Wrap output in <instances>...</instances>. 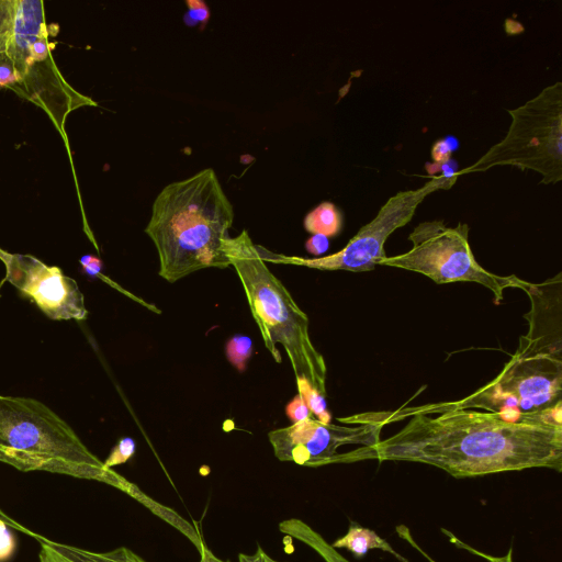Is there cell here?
<instances>
[{
  "label": "cell",
  "mask_w": 562,
  "mask_h": 562,
  "mask_svg": "<svg viewBox=\"0 0 562 562\" xmlns=\"http://www.w3.org/2000/svg\"><path fill=\"white\" fill-rule=\"evenodd\" d=\"M40 562H69L44 544H41Z\"/></svg>",
  "instance_id": "26"
},
{
  "label": "cell",
  "mask_w": 562,
  "mask_h": 562,
  "mask_svg": "<svg viewBox=\"0 0 562 562\" xmlns=\"http://www.w3.org/2000/svg\"><path fill=\"white\" fill-rule=\"evenodd\" d=\"M386 424L412 416L396 434L329 461H405L432 465L453 477H475L531 468L562 471V423L508 422L497 414L448 403L382 413Z\"/></svg>",
  "instance_id": "1"
},
{
  "label": "cell",
  "mask_w": 562,
  "mask_h": 562,
  "mask_svg": "<svg viewBox=\"0 0 562 562\" xmlns=\"http://www.w3.org/2000/svg\"><path fill=\"white\" fill-rule=\"evenodd\" d=\"M252 353V341L243 335L233 336L226 344V357L239 372H244Z\"/></svg>",
  "instance_id": "17"
},
{
  "label": "cell",
  "mask_w": 562,
  "mask_h": 562,
  "mask_svg": "<svg viewBox=\"0 0 562 562\" xmlns=\"http://www.w3.org/2000/svg\"><path fill=\"white\" fill-rule=\"evenodd\" d=\"M451 146L446 139H438L431 148V158L438 165L446 164L451 157Z\"/></svg>",
  "instance_id": "23"
},
{
  "label": "cell",
  "mask_w": 562,
  "mask_h": 562,
  "mask_svg": "<svg viewBox=\"0 0 562 562\" xmlns=\"http://www.w3.org/2000/svg\"><path fill=\"white\" fill-rule=\"evenodd\" d=\"M331 546L335 549H347L356 559L363 558L371 549H380L394 555L401 562H408L375 531L353 522L350 524L347 533L334 541Z\"/></svg>",
  "instance_id": "13"
},
{
  "label": "cell",
  "mask_w": 562,
  "mask_h": 562,
  "mask_svg": "<svg viewBox=\"0 0 562 562\" xmlns=\"http://www.w3.org/2000/svg\"><path fill=\"white\" fill-rule=\"evenodd\" d=\"M296 379L299 395L305 402L311 414L321 423L329 424L331 415L327 411L325 396L321 394L304 376Z\"/></svg>",
  "instance_id": "16"
},
{
  "label": "cell",
  "mask_w": 562,
  "mask_h": 562,
  "mask_svg": "<svg viewBox=\"0 0 562 562\" xmlns=\"http://www.w3.org/2000/svg\"><path fill=\"white\" fill-rule=\"evenodd\" d=\"M561 285V273H558L546 282L529 283L525 289L531 301V310L526 315L529 330L520 337L514 356L546 355L562 359Z\"/></svg>",
  "instance_id": "11"
},
{
  "label": "cell",
  "mask_w": 562,
  "mask_h": 562,
  "mask_svg": "<svg viewBox=\"0 0 562 562\" xmlns=\"http://www.w3.org/2000/svg\"><path fill=\"white\" fill-rule=\"evenodd\" d=\"M285 414L292 423H297L311 417L310 409L299 394L285 406Z\"/></svg>",
  "instance_id": "22"
},
{
  "label": "cell",
  "mask_w": 562,
  "mask_h": 562,
  "mask_svg": "<svg viewBox=\"0 0 562 562\" xmlns=\"http://www.w3.org/2000/svg\"><path fill=\"white\" fill-rule=\"evenodd\" d=\"M412 248L401 255L385 257L378 266L400 268L422 273L438 284L475 282L488 289L499 304L504 291L518 288L525 291L530 282L516 276L501 277L484 269L475 259L469 244V225L447 226L443 221L419 223L408 235Z\"/></svg>",
  "instance_id": "7"
},
{
  "label": "cell",
  "mask_w": 562,
  "mask_h": 562,
  "mask_svg": "<svg viewBox=\"0 0 562 562\" xmlns=\"http://www.w3.org/2000/svg\"><path fill=\"white\" fill-rule=\"evenodd\" d=\"M7 279L31 297L53 319H85L88 311L77 282L58 267H50L32 256L0 251Z\"/></svg>",
  "instance_id": "10"
},
{
  "label": "cell",
  "mask_w": 562,
  "mask_h": 562,
  "mask_svg": "<svg viewBox=\"0 0 562 562\" xmlns=\"http://www.w3.org/2000/svg\"><path fill=\"white\" fill-rule=\"evenodd\" d=\"M448 405L482 408L508 422L549 419L562 423V359L513 355L494 380Z\"/></svg>",
  "instance_id": "6"
},
{
  "label": "cell",
  "mask_w": 562,
  "mask_h": 562,
  "mask_svg": "<svg viewBox=\"0 0 562 562\" xmlns=\"http://www.w3.org/2000/svg\"><path fill=\"white\" fill-rule=\"evenodd\" d=\"M136 443L131 437H124L113 447L103 462L109 469L127 462L135 453Z\"/></svg>",
  "instance_id": "18"
},
{
  "label": "cell",
  "mask_w": 562,
  "mask_h": 562,
  "mask_svg": "<svg viewBox=\"0 0 562 562\" xmlns=\"http://www.w3.org/2000/svg\"><path fill=\"white\" fill-rule=\"evenodd\" d=\"M279 530L312 548L325 562H349L321 533L299 518L281 521Z\"/></svg>",
  "instance_id": "14"
},
{
  "label": "cell",
  "mask_w": 562,
  "mask_h": 562,
  "mask_svg": "<svg viewBox=\"0 0 562 562\" xmlns=\"http://www.w3.org/2000/svg\"><path fill=\"white\" fill-rule=\"evenodd\" d=\"M0 462L105 483L132 495L135 485L109 469L72 428L43 403L0 395Z\"/></svg>",
  "instance_id": "3"
},
{
  "label": "cell",
  "mask_w": 562,
  "mask_h": 562,
  "mask_svg": "<svg viewBox=\"0 0 562 562\" xmlns=\"http://www.w3.org/2000/svg\"><path fill=\"white\" fill-rule=\"evenodd\" d=\"M0 519L3 520L9 527H13L34 538L40 542V544L46 546L69 562H146L132 550L125 547H120L108 552H94L75 546L49 540L44 536L26 529L22 525L14 521L12 518L8 517L1 510Z\"/></svg>",
  "instance_id": "12"
},
{
  "label": "cell",
  "mask_w": 562,
  "mask_h": 562,
  "mask_svg": "<svg viewBox=\"0 0 562 562\" xmlns=\"http://www.w3.org/2000/svg\"><path fill=\"white\" fill-rule=\"evenodd\" d=\"M224 252L237 272L265 346L274 361H282L277 348V344H280L289 357L295 378H306L325 396L326 363L312 342L307 315L270 271L258 245L252 243L246 229L226 239Z\"/></svg>",
  "instance_id": "4"
},
{
  "label": "cell",
  "mask_w": 562,
  "mask_h": 562,
  "mask_svg": "<svg viewBox=\"0 0 562 562\" xmlns=\"http://www.w3.org/2000/svg\"><path fill=\"white\" fill-rule=\"evenodd\" d=\"M484 555L486 559H488L490 561L492 562H512V554H510V551L509 553L504 557V558H492V557H488V555H485V554H482Z\"/></svg>",
  "instance_id": "27"
},
{
  "label": "cell",
  "mask_w": 562,
  "mask_h": 562,
  "mask_svg": "<svg viewBox=\"0 0 562 562\" xmlns=\"http://www.w3.org/2000/svg\"><path fill=\"white\" fill-rule=\"evenodd\" d=\"M342 227L340 210L331 202L325 201L310 211L304 217V228L313 235L334 237Z\"/></svg>",
  "instance_id": "15"
},
{
  "label": "cell",
  "mask_w": 562,
  "mask_h": 562,
  "mask_svg": "<svg viewBox=\"0 0 562 562\" xmlns=\"http://www.w3.org/2000/svg\"><path fill=\"white\" fill-rule=\"evenodd\" d=\"M201 560L200 562H224L223 560L216 558L206 547L200 552ZM229 562V561H225ZM238 562H279L271 557H269L265 550L258 546L257 550L252 554H238Z\"/></svg>",
  "instance_id": "20"
},
{
  "label": "cell",
  "mask_w": 562,
  "mask_h": 562,
  "mask_svg": "<svg viewBox=\"0 0 562 562\" xmlns=\"http://www.w3.org/2000/svg\"><path fill=\"white\" fill-rule=\"evenodd\" d=\"M341 423L359 426H337L306 418L291 426L271 430L268 439L280 461H291L303 467H322L347 445L372 446L380 440L384 424L366 414L340 418Z\"/></svg>",
  "instance_id": "9"
},
{
  "label": "cell",
  "mask_w": 562,
  "mask_h": 562,
  "mask_svg": "<svg viewBox=\"0 0 562 562\" xmlns=\"http://www.w3.org/2000/svg\"><path fill=\"white\" fill-rule=\"evenodd\" d=\"M328 238L323 235H313L305 243L306 250L315 256L324 254L328 249Z\"/></svg>",
  "instance_id": "24"
},
{
  "label": "cell",
  "mask_w": 562,
  "mask_h": 562,
  "mask_svg": "<svg viewBox=\"0 0 562 562\" xmlns=\"http://www.w3.org/2000/svg\"><path fill=\"white\" fill-rule=\"evenodd\" d=\"M8 527L9 526L0 519V562L10 560L16 549V540Z\"/></svg>",
  "instance_id": "21"
},
{
  "label": "cell",
  "mask_w": 562,
  "mask_h": 562,
  "mask_svg": "<svg viewBox=\"0 0 562 562\" xmlns=\"http://www.w3.org/2000/svg\"><path fill=\"white\" fill-rule=\"evenodd\" d=\"M233 221V205L212 168L167 184L145 227L158 252L159 276L173 283L202 269L228 268L224 244Z\"/></svg>",
  "instance_id": "2"
},
{
  "label": "cell",
  "mask_w": 562,
  "mask_h": 562,
  "mask_svg": "<svg viewBox=\"0 0 562 562\" xmlns=\"http://www.w3.org/2000/svg\"><path fill=\"white\" fill-rule=\"evenodd\" d=\"M80 263L83 271L89 276H98L102 269V261L98 257L91 255L81 257Z\"/></svg>",
  "instance_id": "25"
},
{
  "label": "cell",
  "mask_w": 562,
  "mask_h": 562,
  "mask_svg": "<svg viewBox=\"0 0 562 562\" xmlns=\"http://www.w3.org/2000/svg\"><path fill=\"white\" fill-rule=\"evenodd\" d=\"M188 12L184 15V22L189 26L200 24L203 29L210 20V9L203 0H186Z\"/></svg>",
  "instance_id": "19"
},
{
  "label": "cell",
  "mask_w": 562,
  "mask_h": 562,
  "mask_svg": "<svg viewBox=\"0 0 562 562\" xmlns=\"http://www.w3.org/2000/svg\"><path fill=\"white\" fill-rule=\"evenodd\" d=\"M457 178L458 173L441 175L434 177L418 189L397 192L381 206L371 222L362 226L348 244L335 254L318 258H303L274 254L258 245L259 252L266 262L327 271H371L381 259L386 257L384 244L390 235L413 218L418 205L427 195L436 190L450 188Z\"/></svg>",
  "instance_id": "8"
},
{
  "label": "cell",
  "mask_w": 562,
  "mask_h": 562,
  "mask_svg": "<svg viewBox=\"0 0 562 562\" xmlns=\"http://www.w3.org/2000/svg\"><path fill=\"white\" fill-rule=\"evenodd\" d=\"M512 122L504 138L458 172H482L513 166L541 176L539 183L562 180V82L543 88L522 105L508 111Z\"/></svg>",
  "instance_id": "5"
}]
</instances>
